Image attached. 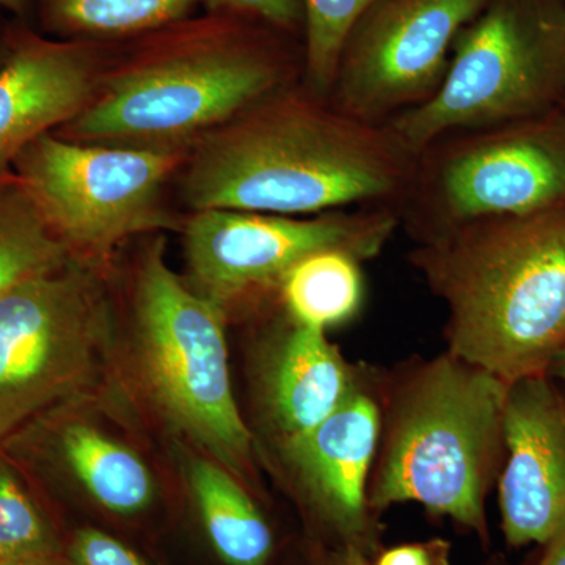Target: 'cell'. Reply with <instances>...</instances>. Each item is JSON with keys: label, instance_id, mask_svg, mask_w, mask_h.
Wrapping results in <instances>:
<instances>
[{"label": "cell", "instance_id": "6da1fadb", "mask_svg": "<svg viewBox=\"0 0 565 565\" xmlns=\"http://www.w3.org/2000/svg\"><path fill=\"white\" fill-rule=\"evenodd\" d=\"M418 156L385 125L280 88L207 134L182 192L195 211L318 215L403 202Z\"/></svg>", "mask_w": 565, "mask_h": 565}, {"label": "cell", "instance_id": "9a60e30c", "mask_svg": "<svg viewBox=\"0 0 565 565\" xmlns=\"http://www.w3.org/2000/svg\"><path fill=\"white\" fill-rule=\"evenodd\" d=\"M355 385L351 367L326 332L291 321L264 373L267 412L282 444L315 429Z\"/></svg>", "mask_w": 565, "mask_h": 565}, {"label": "cell", "instance_id": "ac0fdd59", "mask_svg": "<svg viewBox=\"0 0 565 565\" xmlns=\"http://www.w3.org/2000/svg\"><path fill=\"white\" fill-rule=\"evenodd\" d=\"M278 291L291 321L326 332L349 321L362 305L360 262L340 250L313 253L289 269Z\"/></svg>", "mask_w": 565, "mask_h": 565}, {"label": "cell", "instance_id": "3957f363", "mask_svg": "<svg viewBox=\"0 0 565 565\" xmlns=\"http://www.w3.org/2000/svg\"><path fill=\"white\" fill-rule=\"evenodd\" d=\"M508 386L449 352L416 364L392 394L371 508L414 501L484 533L486 493L504 459Z\"/></svg>", "mask_w": 565, "mask_h": 565}, {"label": "cell", "instance_id": "484cf974", "mask_svg": "<svg viewBox=\"0 0 565 565\" xmlns=\"http://www.w3.org/2000/svg\"><path fill=\"white\" fill-rule=\"evenodd\" d=\"M545 545L541 565H565V522Z\"/></svg>", "mask_w": 565, "mask_h": 565}, {"label": "cell", "instance_id": "9c48e42d", "mask_svg": "<svg viewBox=\"0 0 565 565\" xmlns=\"http://www.w3.org/2000/svg\"><path fill=\"white\" fill-rule=\"evenodd\" d=\"M180 150L87 145L47 132L13 163L44 221L79 262L93 264L134 234L169 226L162 189Z\"/></svg>", "mask_w": 565, "mask_h": 565}, {"label": "cell", "instance_id": "e0dca14e", "mask_svg": "<svg viewBox=\"0 0 565 565\" xmlns=\"http://www.w3.org/2000/svg\"><path fill=\"white\" fill-rule=\"evenodd\" d=\"M189 486L215 553L228 565H264L273 553L270 527L236 476L206 457L189 462Z\"/></svg>", "mask_w": 565, "mask_h": 565}, {"label": "cell", "instance_id": "2e32d148", "mask_svg": "<svg viewBox=\"0 0 565 565\" xmlns=\"http://www.w3.org/2000/svg\"><path fill=\"white\" fill-rule=\"evenodd\" d=\"M36 419L54 429L50 433L40 424L29 423L18 433L44 440L46 451L54 452L102 508L120 515L150 508L156 497L154 478L136 451L88 424H52L44 416Z\"/></svg>", "mask_w": 565, "mask_h": 565}, {"label": "cell", "instance_id": "d4e9b609", "mask_svg": "<svg viewBox=\"0 0 565 565\" xmlns=\"http://www.w3.org/2000/svg\"><path fill=\"white\" fill-rule=\"evenodd\" d=\"M444 553L438 542L401 545L385 552L377 565H440Z\"/></svg>", "mask_w": 565, "mask_h": 565}, {"label": "cell", "instance_id": "603a6c76", "mask_svg": "<svg viewBox=\"0 0 565 565\" xmlns=\"http://www.w3.org/2000/svg\"><path fill=\"white\" fill-rule=\"evenodd\" d=\"M68 565H148L128 545L95 527L77 531L71 541Z\"/></svg>", "mask_w": 565, "mask_h": 565}, {"label": "cell", "instance_id": "4316f807", "mask_svg": "<svg viewBox=\"0 0 565 565\" xmlns=\"http://www.w3.org/2000/svg\"><path fill=\"white\" fill-rule=\"evenodd\" d=\"M0 565H63L57 555L0 557Z\"/></svg>", "mask_w": 565, "mask_h": 565}, {"label": "cell", "instance_id": "4fadbf2b", "mask_svg": "<svg viewBox=\"0 0 565 565\" xmlns=\"http://www.w3.org/2000/svg\"><path fill=\"white\" fill-rule=\"evenodd\" d=\"M382 433L379 404L359 386L310 433L282 444L305 493L341 533L367 526V479Z\"/></svg>", "mask_w": 565, "mask_h": 565}, {"label": "cell", "instance_id": "cb8c5ba5", "mask_svg": "<svg viewBox=\"0 0 565 565\" xmlns=\"http://www.w3.org/2000/svg\"><path fill=\"white\" fill-rule=\"evenodd\" d=\"M214 10L236 11L274 25L294 31L305 24L303 0H203Z\"/></svg>", "mask_w": 565, "mask_h": 565}, {"label": "cell", "instance_id": "8fae6325", "mask_svg": "<svg viewBox=\"0 0 565 565\" xmlns=\"http://www.w3.org/2000/svg\"><path fill=\"white\" fill-rule=\"evenodd\" d=\"M489 0H377L345 40L327 102L371 125L430 98L460 31Z\"/></svg>", "mask_w": 565, "mask_h": 565}, {"label": "cell", "instance_id": "83f0119b", "mask_svg": "<svg viewBox=\"0 0 565 565\" xmlns=\"http://www.w3.org/2000/svg\"><path fill=\"white\" fill-rule=\"evenodd\" d=\"M550 374L555 375L556 379H559L565 384V351L561 353L559 359L553 364Z\"/></svg>", "mask_w": 565, "mask_h": 565}, {"label": "cell", "instance_id": "277c9868", "mask_svg": "<svg viewBox=\"0 0 565 565\" xmlns=\"http://www.w3.org/2000/svg\"><path fill=\"white\" fill-rule=\"evenodd\" d=\"M285 84L273 51L244 36L214 33L152 51L96 88L65 125L81 143L180 150Z\"/></svg>", "mask_w": 565, "mask_h": 565}, {"label": "cell", "instance_id": "5b68a950", "mask_svg": "<svg viewBox=\"0 0 565 565\" xmlns=\"http://www.w3.org/2000/svg\"><path fill=\"white\" fill-rule=\"evenodd\" d=\"M565 104V0H489L460 31L440 87L385 126L422 154L451 134L548 114Z\"/></svg>", "mask_w": 565, "mask_h": 565}, {"label": "cell", "instance_id": "7402d4cb", "mask_svg": "<svg viewBox=\"0 0 565 565\" xmlns=\"http://www.w3.org/2000/svg\"><path fill=\"white\" fill-rule=\"evenodd\" d=\"M54 531L0 449V557L57 555Z\"/></svg>", "mask_w": 565, "mask_h": 565}, {"label": "cell", "instance_id": "ffe728a7", "mask_svg": "<svg viewBox=\"0 0 565 565\" xmlns=\"http://www.w3.org/2000/svg\"><path fill=\"white\" fill-rule=\"evenodd\" d=\"M195 0H50L52 21L70 32L128 35L180 21Z\"/></svg>", "mask_w": 565, "mask_h": 565}, {"label": "cell", "instance_id": "8992f818", "mask_svg": "<svg viewBox=\"0 0 565 565\" xmlns=\"http://www.w3.org/2000/svg\"><path fill=\"white\" fill-rule=\"evenodd\" d=\"M225 311L170 269L166 239L141 255L134 351L151 399L174 429L236 478L253 468V437L233 396Z\"/></svg>", "mask_w": 565, "mask_h": 565}, {"label": "cell", "instance_id": "52a82bcc", "mask_svg": "<svg viewBox=\"0 0 565 565\" xmlns=\"http://www.w3.org/2000/svg\"><path fill=\"white\" fill-rule=\"evenodd\" d=\"M565 206V104L527 120L451 134L418 156L397 206L415 239Z\"/></svg>", "mask_w": 565, "mask_h": 565}, {"label": "cell", "instance_id": "7c38bea8", "mask_svg": "<svg viewBox=\"0 0 565 565\" xmlns=\"http://www.w3.org/2000/svg\"><path fill=\"white\" fill-rule=\"evenodd\" d=\"M498 476L505 541L546 544L565 522V384L550 373L508 386Z\"/></svg>", "mask_w": 565, "mask_h": 565}, {"label": "cell", "instance_id": "ba28073f", "mask_svg": "<svg viewBox=\"0 0 565 565\" xmlns=\"http://www.w3.org/2000/svg\"><path fill=\"white\" fill-rule=\"evenodd\" d=\"M110 302L93 264L73 258L0 299V441L81 399L111 351Z\"/></svg>", "mask_w": 565, "mask_h": 565}, {"label": "cell", "instance_id": "f1b7e54d", "mask_svg": "<svg viewBox=\"0 0 565 565\" xmlns=\"http://www.w3.org/2000/svg\"><path fill=\"white\" fill-rule=\"evenodd\" d=\"M25 2H28V0H0V7L21 13V11L25 9Z\"/></svg>", "mask_w": 565, "mask_h": 565}, {"label": "cell", "instance_id": "44dd1931", "mask_svg": "<svg viewBox=\"0 0 565 565\" xmlns=\"http://www.w3.org/2000/svg\"><path fill=\"white\" fill-rule=\"evenodd\" d=\"M374 2L377 0H303L308 92L327 99L345 40L355 22Z\"/></svg>", "mask_w": 565, "mask_h": 565}, {"label": "cell", "instance_id": "30bf717a", "mask_svg": "<svg viewBox=\"0 0 565 565\" xmlns=\"http://www.w3.org/2000/svg\"><path fill=\"white\" fill-rule=\"evenodd\" d=\"M399 225L397 211L390 206L308 217L195 211L184 232L189 286L225 311L226 305L256 289H278L289 269L313 253L340 250L360 263L374 258Z\"/></svg>", "mask_w": 565, "mask_h": 565}, {"label": "cell", "instance_id": "7a4b0ae2", "mask_svg": "<svg viewBox=\"0 0 565 565\" xmlns=\"http://www.w3.org/2000/svg\"><path fill=\"white\" fill-rule=\"evenodd\" d=\"M411 262L445 303L457 359L512 384L565 351V206L449 230Z\"/></svg>", "mask_w": 565, "mask_h": 565}, {"label": "cell", "instance_id": "5bb4252c", "mask_svg": "<svg viewBox=\"0 0 565 565\" xmlns=\"http://www.w3.org/2000/svg\"><path fill=\"white\" fill-rule=\"evenodd\" d=\"M93 63L74 43L28 40L0 68V177L55 126L68 125L95 95Z\"/></svg>", "mask_w": 565, "mask_h": 565}, {"label": "cell", "instance_id": "d6986e66", "mask_svg": "<svg viewBox=\"0 0 565 565\" xmlns=\"http://www.w3.org/2000/svg\"><path fill=\"white\" fill-rule=\"evenodd\" d=\"M73 258L20 178L0 177V299L21 282L61 269Z\"/></svg>", "mask_w": 565, "mask_h": 565}]
</instances>
